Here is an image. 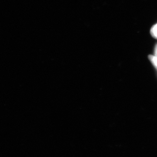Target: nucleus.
Instances as JSON below:
<instances>
[{
  "mask_svg": "<svg viewBox=\"0 0 157 157\" xmlns=\"http://www.w3.org/2000/svg\"><path fill=\"white\" fill-rule=\"evenodd\" d=\"M148 59L155 67L157 70V57L153 55H149Z\"/></svg>",
  "mask_w": 157,
  "mask_h": 157,
  "instance_id": "nucleus-1",
  "label": "nucleus"
},
{
  "mask_svg": "<svg viewBox=\"0 0 157 157\" xmlns=\"http://www.w3.org/2000/svg\"><path fill=\"white\" fill-rule=\"evenodd\" d=\"M150 32L152 37L155 39H157V23L153 26Z\"/></svg>",
  "mask_w": 157,
  "mask_h": 157,
  "instance_id": "nucleus-2",
  "label": "nucleus"
},
{
  "mask_svg": "<svg viewBox=\"0 0 157 157\" xmlns=\"http://www.w3.org/2000/svg\"><path fill=\"white\" fill-rule=\"evenodd\" d=\"M155 56L157 57V44L155 46L154 50Z\"/></svg>",
  "mask_w": 157,
  "mask_h": 157,
  "instance_id": "nucleus-3",
  "label": "nucleus"
}]
</instances>
